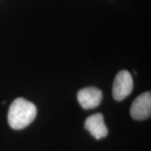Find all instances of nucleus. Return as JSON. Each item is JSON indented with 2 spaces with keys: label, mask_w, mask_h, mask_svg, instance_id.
<instances>
[{
  "label": "nucleus",
  "mask_w": 151,
  "mask_h": 151,
  "mask_svg": "<svg viewBox=\"0 0 151 151\" xmlns=\"http://www.w3.org/2000/svg\"><path fill=\"white\" fill-rule=\"evenodd\" d=\"M37 114V108L31 102L23 97H18L11 103L8 121L12 129H23L35 120Z\"/></svg>",
  "instance_id": "1"
},
{
  "label": "nucleus",
  "mask_w": 151,
  "mask_h": 151,
  "mask_svg": "<svg viewBox=\"0 0 151 151\" xmlns=\"http://www.w3.org/2000/svg\"><path fill=\"white\" fill-rule=\"evenodd\" d=\"M134 81L128 70H122L117 74L113 86V96L115 100L122 101L133 91Z\"/></svg>",
  "instance_id": "2"
},
{
  "label": "nucleus",
  "mask_w": 151,
  "mask_h": 151,
  "mask_svg": "<svg viewBox=\"0 0 151 151\" xmlns=\"http://www.w3.org/2000/svg\"><path fill=\"white\" fill-rule=\"evenodd\" d=\"M131 117L135 120H145L151 115V93L146 92L135 98L130 108Z\"/></svg>",
  "instance_id": "3"
},
{
  "label": "nucleus",
  "mask_w": 151,
  "mask_h": 151,
  "mask_svg": "<svg viewBox=\"0 0 151 151\" xmlns=\"http://www.w3.org/2000/svg\"><path fill=\"white\" fill-rule=\"evenodd\" d=\"M103 93L97 87H86L81 89L77 93V99L81 107L84 109L97 108L102 102Z\"/></svg>",
  "instance_id": "4"
},
{
  "label": "nucleus",
  "mask_w": 151,
  "mask_h": 151,
  "mask_svg": "<svg viewBox=\"0 0 151 151\" xmlns=\"http://www.w3.org/2000/svg\"><path fill=\"white\" fill-rule=\"evenodd\" d=\"M85 128L96 139L105 138L108 134V130L104 123L102 113H96L89 116L85 121Z\"/></svg>",
  "instance_id": "5"
}]
</instances>
